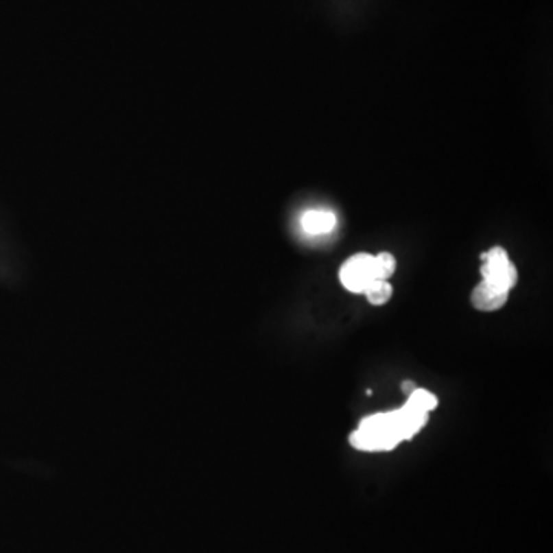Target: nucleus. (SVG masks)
<instances>
[{
  "label": "nucleus",
  "mask_w": 553,
  "mask_h": 553,
  "mask_svg": "<svg viewBox=\"0 0 553 553\" xmlns=\"http://www.w3.org/2000/svg\"><path fill=\"white\" fill-rule=\"evenodd\" d=\"M388 415L392 427H394L395 434L401 441L410 440L415 434L420 432V429L423 426H426L429 418V414L420 412V410L409 408L406 404H404L401 409L388 412Z\"/></svg>",
  "instance_id": "obj_4"
},
{
  "label": "nucleus",
  "mask_w": 553,
  "mask_h": 553,
  "mask_svg": "<svg viewBox=\"0 0 553 553\" xmlns=\"http://www.w3.org/2000/svg\"><path fill=\"white\" fill-rule=\"evenodd\" d=\"M377 280H389L397 269L395 257L390 252H380L374 255Z\"/></svg>",
  "instance_id": "obj_9"
},
{
  "label": "nucleus",
  "mask_w": 553,
  "mask_h": 553,
  "mask_svg": "<svg viewBox=\"0 0 553 553\" xmlns=\"http://www.w3.org/2000/svg\"><path fill=\"white\" fill-rule=\"evenodd\" d=\"M363 294L366 295V298H368L370 305L383 306L392 298L394 287H392L389 280H375L370 283L369 287L366 289Z\"/></svg>",
  "instance_id": "obj_7"
},
{
  "label": "nucleus",
  "mask_w": 553,
  "mask_h": 553,
  "mask_svg": "<svg viewBox=\"0 0 553 553\" xmlns=\"http://www.w3.org/2000/svg\"><path fill=\"white\" fill-rule=\"evenodd\" d=\"M406 406L412 408L415 410H420V412L429 414L430 410H434V409H436V406H438V398H436L434 394H430L429 390L416 388L412 394L409 395Z\"/></svg>",
  "instance_id": "obj_8"
},
{
  "label": "nucleus",
  "mask_w": 553,
  "mask_h": 553,
  "mask_svg": "<svg viewBox=\"0 0 553 553\" xmlns=\"http://www.w3.org/2000/svg\"><path fill=\"white\" fill-rule=\"evenodd\" d=\"M340 281L349 292L363 294L377 280L374 255L360 252L347 259L340 268Z\"/></svg>",
  "instance_id": "obj_3"
},
{
  "label": "nucleus",
  "mask_w": 553,
  "mask_h": 553,
  "mask_svg": "<svg viewBox=\"0 0 553 553\" xmlns=\"http://www.w3.org/2000/svg\"><path fill=\"white\" fill-rule=\"evenodd\" d=\"M481 260H483L481 275H483V281L489 286L503 292H510L515 287L518 271L504 248L495 246L489 249L487 252L481 255Z\"/></svg>",
  "instance_id": "obj_2"
},
{
  "label": "nucleus",
  "mask_w": 553,
  "mask_h": 553,
  "mask_svg": "<svg viewBox=\"0 0 553 553\" xmlns=\"http://www.w3.org/2000/svg\"><path fill=\"white\" fill-rule=\"evenodd\" d=\"M415 389H416V384L414 381H410V380H406L401 384V390L404 392V394H408V395L412 394Z\"/></svg>",
  "instance_id": "obj_10"
},
{
  "label": "nucleus",
  "mask_w": 553,
  "mask_h": 553,
  "mask_svg": "<svg viewBox=\"0 0 553 553\" xmlns=\"http://www.w3.org/2000/svg\"><path fill=\"white\" fill-rule=\"evenodd\" d=\"M337 226V215L331 211H306L301 215V228L311 235L329 234Z\"/></svg>",
  "instance_id": "obj_6"
},
{
  "label": "nucleus",
  "mask_w": 553,
  "mask_h": 553,
  "mask_svg": "<svg viewBox=\"0 0 553 553\" xmlns=\"http://www.w3.org/2000/svg\"><path fill=\"white\" fill-rule=\"evenodd\" d=\"M352 447L366 452H380V450H392L400 445L394 427H392L388 412L375 414L363 418L357 430L349 436Z\"/></svg>",
  "instance_id": "obj_1"
},
{
  "label": "nucleus",
  "mask_w": 553,
  "mask_h": 553,
  "mask_svg": "<svg viewBox=\"0 0 553 553\" xmlns=\"http://www.w3.org/2000/svg\"><path fill=\"white\" fill-rule=\"evenodd\" d=\"M507 298H509V292L498 291L484 281H481L471 295L473 307L481 312H495L501 309L507 303Z\"/></svg>",
  "instance_id": "obj_5"
}]
</instances>
